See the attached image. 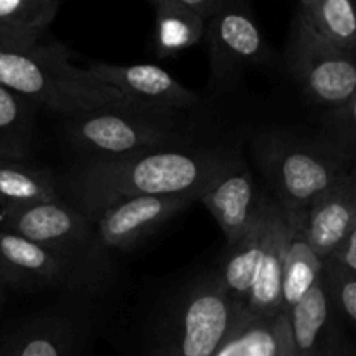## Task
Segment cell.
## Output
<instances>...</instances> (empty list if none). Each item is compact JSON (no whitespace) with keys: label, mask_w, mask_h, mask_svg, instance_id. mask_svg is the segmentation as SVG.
<instances>
[{"label":"cell","mask_w":356,"mask_h":356,"mask_svg":"<svg viewBox=\"0 0 356 356\" xmlns=\"http://www.w3.org/2000/svg\"><path fill=\"white\" fill-rule=\"evenodd\" d=\"M356 225V167H351L309 207L305 235L312 249L327 261L336 254Z\"/></svg>","instance_id":"12"},{"label":"cell","mask_w":356,"mask_h":356,"mask_svg":"<svg viewBox=\"0 0 356 356\" xmlns=\"http://www.w3.org/2000/svg\"><path fill=\"white\" fill-rule=\"evenodd\" d=\"M87 72L104 86L113 87L141 111L177 117L200 106L202 97L156 65H108L90 63Z\"/></svg>","instance_id":"10"},{"label":"cell","mask_w":356,"mask_h":356,"mask_svg":"<svg viewBox=\"0 0 356 356\" xmlns=\"http://www.w3.org/2000/svg\"><path fill=\"white\" fill-rule=\"evenodd\" d=\"M61 131L80 159H115L152 149L197 146L193 131L177 117L136 108H101L63 118Z\"/></svg>","instance_id":"4"},{"label":"cell","mask_w":356,"mask_h":356,"mask_svg":"<svg viewBox=\"0 0 356 356\" xmlns=\"http://www.w3.org/2000/svg\"><path fill=\"white\" fill-rule=\"evenodd\" d=\"M61 198L58 174L24 160L0 156V209Z\"/></svg>","instance_id":"17"},{"label":"cell","mask_w":356,"mask_h":356,"mask_svg":"<svg viewBox=\"0 0 356 356\" xmlns=\"http://www.w3.org/2000/svg\"><path fill=\"white\" fill-rule=\"evenodd\" d=\"M156 13V51L160 56L177 54L205 38L207 23L195 16L181 0H152Z\"/></svg>","instance_id":"21"},{"label":"cell","mask_w":356,"mask_h":356,"mask_svg":"<svg viewBox=\"0 0 356 356\" xmlns=\"http://www.w3.org/2000/svg\"><path fill=\"white\" fill-rule=\"evenodd\" d=\"M6 291H7V285L3 284L2 277H0V305H2L3 298H6Z\"/></svg>","instance_id":"30"},{"label":"cell","mask_w":356,"mask_h":356,"mask_svg":"<svg viewBox=\"0 0 356 356\" xmlns=\"http://www.w3.org/2000/svg\"><path fill=\"white\" fill-rule=\"evenodd\" d=\"M204 40L211 61L209 87L216 96L232 90L249 68L273 59L252 10L243 2L226 0L225 9L207 23Z\"/></svg>","instance_id":"7"},{"label":"cell","mask_w":356,"mask_h":356,"mask_svg":"<svg viewBox=\"0 0 356 356\" xmlns=\"http://www.w3.org/2000/svg\"><path fill=\"white\" fill-rule=\"evenodd\" d=\"M216 271L184 285L167 306L148 356H212L242 316Z\"/></svg>","instance_id":"5"},{"label":"cell","mask_w":356,"mask_h":356,"mask_svg":"<svg viewBox=\"0 0 356 356\" xmlns=\"http://www.w3.org/2000/svg\"><path fill=\"white\" fill-rule=\"evenodd\" d=\"M278 339H280V344H278V356H298L294 350V343H292L289 318L284 313L278 316Z\"/></svg>","instance_id":"29"},{"label":"cell","mask_w":356,"mask_h":356,"mask_svg":"<svg viewBox=\"0 0 356 356\" xmlns=\"http://www.w3.org/2000/svg\"><path fill=\"white\" fill-rule=\"evenodd\" d=\"M329 294L322 280L287 313L292 343L298 356L322 355V337L329 323Z\"/></svg>","instance_id":"20"},{"label":"cell","mask_w":356,"mask_h":356,"mask_svg":"<svg viewBox=\"0 0 356 356\" xmlns=\"http://www.w3.org/2000/svg\"><path fill=\"white\" fill-rule=\"evenodd\" d=\"M296 14L323 40L356 58V6L351 0H302Z\"/></svg>","instance_id":"18"},{"label":"cell","mask_w":356,"mask_h":356,"mask_svg":"<svg viewBox=\"0 0 356 356\" xmlns=\"http://www.w3.org/2000/svg\"><path fill=\"white\" fill-rule=\"evenodd\" d=\"M0 356H3V353H2V351H0Z\"/></svg>","instance_id":"31"},{"label":"cell","mask_w":356,"mask_h":356,"mask_svg":"<svg viewBox=\"0 0 356 356\" xmlns=\"http://www.w3.org/2000/svg\"><path fill=\"white\" fill-rule=\"evenodd\" d=\"M329 141L348 159L356 156V92L341 106L332 108L327 122Z\"/></svg>","instance_id":"26"},{"label":"cell","mask_w":356,"mask_h":356,"mask_svg":"<svg viewBox=\"0 0 356 356\" xmlns=\"http://www.w3.org/2000/svg\"><path fill=\"white\" fill-rule=\"evenodd\" d=\"M334 261L341 264L346 270L356 273V225L351 229V233L348 235V238L341 243L339 249L336 250V254L332 256Z\"/></svg>","instance_id":"28"},{"label":"cell","mask_w":356,"mask_h":356,"mask_svg":"<svg viewBox=\"0 0 356 356\" xmlns=\"http://www.w3.org/2000/svg\"><path fill=\"white\" fill-rule=\"evenodd\" d=\"M75 268L45 247L0 228V277L9 287L42 289L70 285Z\"/></svg>","instance_id":"11"},{"label":"cell","mask_w":356,"mask_h":356,"mask_svg":"<svg viewBox=\"0 0 356 356\" xmlns=\"http://www.w3.org/2000/svg\"><path fill=\"white\" fill-rule=\"evenodd\" d=\"M0 86L61 120L101 108H134L87 68L73 65L72 52L59 40L38 44L28 52L0 51Z\"/></svg>","instance_id":"2"},{"label":"cell","mask_w":356,"mask_h":356,"mask_svg":"<svg viewBox=\"0 0 356 356\" xmlns=\"http://www.w3.org/2000/svg\"><path fill=\"white\" fill-rule=\"evenodd\" d=\"M183 6L186 7L190 13L204 19L205 23L218 16L222 9H225L226 0H181Z\"/></svg>","instance_id":"27"},{"label":"cell","mask_w":356,"mask_h":356,"mask_svg":"<svg viewBox=\"0 0 356 356\" xmlns=\"http://www.w3.org/2000/svg\"><path fill=\"white\" fill-rule=\"evenodd\" d=\"M226 236V247L238 242L254 222L259 207V193L249 167L235 170L209 188L200 197Z\"/></svg>","instance_id":"15"},{"label":"cell","mask_w":356,"mask_h":356,"mask_svg":"<svg viewBox=\"0 0 356 356\" xmlns=\"http://www.w3.org/2000/svg\"><path fill=\"white\" fill-rule=\"evenodd\" d=\"M0 228L17 233L70 261L75 268L70 285L82 268L94 235L92 221L63 197L0 209Z\"/></svg>","instance_id":"9"},{"label":"cell","mask_w":356,"mask_h":356,"mask_svg":"<svg viewBox=\"0 0 356 356\" xmlns=\"http://www.w3.org/2000/svg\"><path fill=\"white\" fill-rule=\"evenodd\" d=\"M35 106L0 86V156L31 162Z\"/></svg>","instance_id":"22"},{"label":"cell","mask_w":356,"mask_h":356,"mask_svg":"<svg viewBox=\"0 0 356 356\" xmlns=\"http://www.w3.org/2000/svg\"><path fill=\"white\" fill-rule=\"evenodd\" d=\"M275 205H277L275 198L266 188H263L259 191V207H257L256 219L238 242L233 243L232 247H226L225 257L219 264V270L216 271L229 298L243 308L249 299L250 287H252L259 259L263 256L268 226H270Z\"/></svg>","instance_id":"14"},{"label":"cell","mask_w":356,"mask_h":356,"mask_svg":"<svg viewBox=\"0 0 356 356\" xmlns=\"http://www.w3.org/2000/svg\"><path fill=\"white\" fill-rule=\"evenodd\" d=\"M233 145L152 149L115 159H79L59 177L61 197L94 221L101 211L138 197H195L245 167Z\"/></svg>","instance_id":"1"},{"label":"cell","mask_w":356,"mask_h":356,"mask_svg":"<svg viewBox=\"0 0 356 356\" xmlns=\"http://www.w3.org/2000/svg\"><path fill=\"white\" fill-rule=\"evenodd\" d=\"M195 197H138L110 205L94 218L89 252L73 285H94L108 271L113 252H127L183 212Z\"/></svg>","instance_id":"6"},{"label":"cell","mask_w":356,"mask_h":356,"mask_svg":"<svg viewBox=\"0 0 356 356\" xmlns=\"http://www.w3.org/2000/svg\"><path fill=\"white\" fill-rule=\"evenodd\" d=\"M323 282L329 301L336 302L337 308L356 323V273L329 257L323 268Z\"/></svg>","instance_id":"25"},{"label":"cell","mask_w":356,"mask_h":356,"mask_svg":"<svg viewBox=\"0 0 356 356\" xmlns=\"http://www.w3.org/2000/svg\"><path fill=\"white\" fill-rule=\"evenodd\" d=\"M278 316L263 318L243 309L235 329L212 356H278Z\"/></svg>","instance_id":"24"},{"label":"cell","mask_w":356,"mask_h":356,"mask_svg":"<svg viewBox=\"0 0 356 356\" xmlns=\"http://www.w3.org/2000/svg\"><path fill=\"white\" fill-rule=\"evenodd\" d=\"M325 261L306 242L302 229H294L287 247L282 278V313L287 315L323 278Z\"/></svg>","instance_id":"19"},{"label":"cell","mask_w":356,"mask_h":356,"mask_svg":"<svg viewBox=\"0 0 356 356\" xmlns=\"http://www.w3.org/2000/svg\"><path fill=\"white\" fill-rule=\"evenodd\" d=\"M252 152L266 190L298 229H305L309 207L351 169V159L330 141H312L289 132L259 134Z\"/></svg>","instance_id":"3"},{"label":"cell","mask_w":356,"mask_h":356,"mask_svg":"<svg viewBox=\"0 0 356 356\" xmlns=\"http://www.w3.org/2000/svg\"><path fill=\"white\" fill-rule=\"evenodd\" d=\"M289 73L306 96L337 108L356 92V58L323 40L296 14L285 51Z\"/></svg>","instance_id":"8"},{"label":"cell","mask_w":356,"mask_h":356,"mask_svg":"<svg viewBox=\"0 0 356 356\" xmlns=\"http://www.w3.org/2000/svg\"><path fill=\"white\" fill-rule=\"evenodd\" d=\"M58 0H0V51L28 52L54 23Z\"/></svg>","instance_id":"16"},{"label":"cell","mask_w":356,"mask_h":356,"mask_svg":"<svg viewBox=\"0 0 356 356\" xmlns=\"http://www.w3.org/2000/svg\"><path fill=\"white\" fill-rule=\"evenodd\" d=\"M79 330L70 320L49 316L31 322L3 356H73Z\"/></svg>","instance_id":"23"},{"label":"cell","mask_w":356,"mask_h":356,"mask_svg":"<svg viewBox=\"0 0 356 356\" xmlns=\"http://www.w3.org/2000/svg\"><path fill=\"white\" fill-rule=\"evenodd\" d=\"M277 202V200H275ZM294 226L280 205H275L268 226L263 256L259 259L256 278L250 287L245 312L252 316L277 318L282 315V278L287 256V247L294 233Z\"/></svg>","instance_id":"13"}]
</instances>
